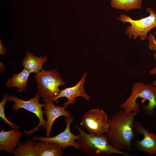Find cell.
I'll use <instances>...</instances> for the list:
<instances>
[{"label": "cell", "instance_id": "13", "mask_svg": "<svg viewBox=\"0 0 156 156\" xmlns=\"http://www.w3.org/2000/svg\"><path fill=\"white\" fill-rule=\"evenodd\" d=\"M35 149L37 156H61L64 153L58 144L41 140L36 143Z\"/></svg>", "mask_w": 156, "mask_h": 156}, {"label": "cell", "instance_id": "10", "mask_svg": "<svg viewBox=\"0 0 156 156\" xmlns=\"http://www.w3.org/2000/svg\"><path fill=\"white\" fill-rule=\"evenodd\" d=\"M87 74V72L84 73L79 81L75 86L60 90L59 95L51 100L57 103L59 102L58 99L59 98L66 97L68 100L63 104L66 108L68 105L74 103L76 101V98L77 97H82L87 100H89L90 96L86 93L84 88Z\"/></svg>", "mask_w": 156, "mask_h": 156}, {"label": "cell", "instance_id": "17", "mask_svg": "<svg viewBox=\"0 0 156 156\" xmlns=\"http://www.w3.org/2000/svg\"><path fill=\"white\" fill-rule=\"evenodd\" d=\"M142 0H111L112 7L125 11L142 8Z\"/></svg>", "mask_w": 156, "mask_h": 156}, {"label": "cell", "instance_id": "16", "mask_svg": "<svg viewBox=\"0 0 156 156\" xmlns=\"http://www.w3.org/2000/svg\"><path fill=\"white\" fill-rule=\"evenodd\" d=\"M36 144V142L31 140L20 143L14 150L13 154L14 156H37Z\"/></svg>", "mask_w": 156, "mask_h": 156}, {"label": "cell", "instance_id": "2", "mask_svg": "<svg viewBox=\"0 0 156 156\" xmlns=\"http://www.w3.org/2000/svg\"><path fill=\"white\" fill-rule=\"evenodd\" d=\"M75 126L79 135L76 141L79 145V150L82 154L92 156H109L113 154L131 156L129 153L115 148L109 143L106 135H90L85 132L76 124Z\"/></svg>", "mask_w": 156, "mask_h": 156}, {"label": "cell", "instance_id": "8", "mask_svg": "<svg viewBox=\"0 0 156 156\" xmlns=\"http://www.w3.org/2000/svg\"><path fill=\"white\" fill-rule=\"evenodd\" d=\"M133 127L135 134H142L144 136V138L140 140L135 139L133 141L132 145L133 148L145 152L149 155L156 154V134L150 132L137 120H134Z\"/></svg>", "mask_w": 156, "mask_h": 156}, {"label": "cell", "instance_id": "11", "mask_svg": "<svg viewBox=\"0 0 156 156\" xmlns=\"http://www.w3.org/2000/svg\"><path fill=\"white\" fill-rule=\"evenodd\" d=\"M43 100L45 104L44 107L45 115L47 117L46 137H50L53 124L56 119L62 116L70 117H71V114L68 110H66L64 107L55 105L51 100L43 99Z\"/></svg>", "mask_w": 156, "mask_h": 156}, {"label": "cell", "instance_id": "9", "mask_svg": "<svg viewBox=\"0 0 156 156\" xmlns=\"http://www.w3.org/2000/svg\"><path fill=\"white\" fill-rule=\"evenodd\" d=\"M65 121L66 127L64 130L61 133L52 137H38L35 135L33 138V140H41L56 143L63 149L68 147L73 146L79 150V145L75 140L79 138V135H76L73 133L70 128L71 124L74 122L73 118L72 117L66 118Z\"/></svg>", "mask_w": 156, "mask_h": 156}, {"label": "cell", "instance_id": "19", "mask_svg": "<svg viewBox=\"0 0 156 156\" xmlns=\"http://www.w3.org/2000/svg\"><path fill=\"white\" fill-rule=\"evenodd\" d=\"M147 38L148 40L149 48L150 50L155 51L153 54V57L154 60H156V41L155 36L153 34L150 33Z\"/></svg>", "mask_w": 156, "mask_h": 156}, {"label": "cell", "instance_id": "6", "mask_svg": "<svg viewBox=\"0 0 156 156\" xmlns=\"http://www.w3.org/2000/svg\"><path fill=\"white\" fill-rule=\"evenodd\" d=\"M90 135H101L106 133L109 126V118L102 109L92 108L82 116L80 123Z\"/></svg>", "mask_w": 156, "mask_h": 156}, {"label": "cell", "instance_id": "20", "mask_svg": "<svg viewBox=\"0 0 156 156\" xmlns=\"http://www.w3.org/2000/svg\"><path fill=\"white\" fill-rule=\"evenodd\" d=\"M7 51L6 46L3 44L1 40H0V54L1 55H5Z\"/></svg>", "mask_w": 156, "mask_h": 156}, {"label": "cell", "instance_id": "15", "mask_svg": "<svg viewBox=\"0 0 156 156\" xmlns=\"http://www.w3.org/2000/svg\"><path fill=\"white\" fill-rule=\"evenodd\" d=\"M30 73L27 70L24 68L20 73L14 74L11 78L8 79L5 83L6 86L9 88L16 87L18 88L19 92L25 91L27 88L29 77Z\"/></svg>", "mask_w": 156, "mask_h": 156}, {"label": "cell", "instance_id": "4", "mask_svg": "<svg viewBox=\"0 0 156 156\" xmlns=\"http://www.w3.org/2000/svg\"><path fill=\"white\" fill-rule=\"evenodd\" d=\"M34 77L38 93L45 100H52L57 96L60 92L59 87L66 84L55 68L50 70L43 69L36 73Z\"/></svg>", "mask_w": 156, "mask_h": 156}, {"label": "cell", "instance_id": "1", "mask_svg": "<svg viewBox=\"0 0 156 156\" xmlns=\"http://www.w3.org/2000/svg\"><path fill=\"white\" fill-rule=\"evenodd\" d=\"M139 112H128L121 109L109 118V126L105 135L110 144L116 149L133 152L132 143L135 134L133 124Z\"/></svg>", "mask_w": 156, "mask_h": 156}, {"label": "cell", "instance_id": "5", "mask_svg": "<svg viewBox=\"0 0 156 156\" xmlns=\"http://www.w3.org/2000/svg\"><path fill=\"white\" fill-rule=\"evenodd\" d=\"M149 15L146 17L138 20L131 19L129 15L125 14H120L118 19L123 23H129V25L126 29L125 34L130 38L132 37L134 40L138 36L142 41L148 38L147 34L153 28L156 27V13L151 8L148 7L146 10Z\"/></svg>", "mask_w": 156, "mask_h": 156}, {"label": "cell", "instance_id": "18", "mask_svg": "<svg viewBox=\"0 0 156 156\" xmlns=\"http://www.w3.org/2000/svg\"><path fill=\"white\" fill-rule=\"evenodd\" d=\"M8 95L6 92L3 95L2 101L0 103V117L4 122L13 129H19L20 127L9 121L6 118L5 115V106L7 102L8 101Z\"/></svg>", "mask_w": 156, "mask_h": 156}, {"label": "cell", "instance_id": "12", "mask_svg": "<svg viewBox=\"0 0 156 156\" xmlns=\"http://www.w3.org/2000/svg\"><path fill=\"white\" fill-rule=\"evenodd\" d=\"M22 132L19 129H13L8 131L1 129L0 132V151L13 153L14 149L20 143Z\"/></svg>", "mask_w": 156, "mask_h": 156}, {"label": "cell", "instance_id": "7", "mask_svg": "<svg viewBox=\"0 0 156 156\" xmlns=\"http://www.w3.org/2000/svg\"><path fill=\"white\" fill-rule=\"evenodd\" d=\"M40 97V95L38 93L36 94L34 97L31 98L29 100L24 101L13 95H8V101H11L14 102V104L12 106V109L17 111L20 108H24L35 114L39 119V124L36 127L29 131L25 130L24 133L27 135H31L35 132L39 131V128L41 126L44 128H46L47 122L44 119V111L42 108L45 105V104L39 103Z\"/></svg>", "mask_w": 156, "mask_h": 156}, {"label": "cell", "instance_id": "14", "mask_svg": "<svg viewBox=\"0 0 156 156\" xmlns=\"http://www.w3.org/2000/svg\"><path fill=\"white\" fill-rule=\"evenodd\" d=\"M48 58L46 56L37 57L28 51L26 52V55L22 61L24 68L31 73H37L43 69L42 65L47 61Z\"/></svg>", "mask_w": 156, "mask_h": 156}, {"label": "cell", "instance_id": "3", "mask_svg": "<svg viewBox=\"0 0 156 156\" xmlns=\"http://www.w3.org/2000/svg\"><path fill=\"white\" fill-rule=\"evenodd\" d=\"M131 91L128 98L120 104V107L128 112L138 111L139 107L137 101L139 98L142 99L148 102L147 105H142L144 114L154 115L156 106V86L151 83L145 84L143 82H136L132 86Z\"/></svg>", "mask_w": 156, "mask_h": 156}, {"label": "cell", "instance_id": "22", "mask_svg": "<svg viewBox=\"0 0 156 156\" xmlns=\"http://www.w3.org/2000/svg\"><path fill=\"white\" fill-rule=\"evenodd\" d=\"M0 72L3 71L5 69V66L3 63L0 62Z\"/></svg>", "mask_w": 156, "mask_h": 156}, {"label": "cell", "instance_id": "21", "mask_svg": "<svg viewBox=\"0 0 156 156\" xmlns=\"http://www.w3.org/2000/svg\"><path fill=\"white\" fill-rule=\"evenodd\" d=\"M149 73L152 75L156 74V67L151 69L149 71ZM152 83L153 85L156 86V79Z\"/></svg>", "mask_w": 156, "mask_h": 156}]
</instances>
